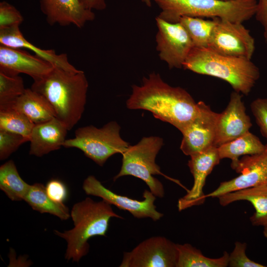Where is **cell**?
I'll return each instance as SVG.
<instances>
[{"instance_id":"13","label":"cell","mask_w":267,"mask_h":267,"mask_svg":"<svg viewBox=\"0 0 267 267\" xmlns=\"http://www.w3.org/2000/svg\"><path fill=\"white\" fill-rule=\"evenodd\" d=\"M259 154L243 156L235 171L240 175L232 179L221 182L219 187L206 198H215L235 191L267 184V144Z\"/></svg>"},{"instance_id":"29","label":"cell","mask_w":267,"mask_h":267,"mask_svg":"<svg viewBox=\"0 0 267 267\" xmlns=\"http://www.w3.org/2000/svg\"><path fill=\"white\" fill-rule=\"evenodd\" d=\"M28 138L18 134L0 130V159H7Z\"/></svg>"},{"instance_id":"28","label":"cell","mask_w":267,"mask_h":267,"mask_svg":"<svg viewBox=\"0 0 267 267\" xmlns=\"http://www.w3.org/2000/svg\"><path fill=\"white\" fill-rule=\"evenodd\" d=\"M25 89L21 77L7 75L0 71V109L10 107Z\"/></svg>"},{"instance_id":"18","label":"cell","mask_w":267,"mask_h":267,"mask_svg":"<svg viewBox=\"0 0 267 267\" xmlns=\"http://www.w3.org/2000/svg\"><path fill=\"white\" fill-rule=\"evenodd\" d=\"M68 131L56 117L36 124L30 137L29 154L40 157L58 150L63 145Z\"/></svg>"},{"instance_id":"12","label":"cell","mask_w":267,"mask_h":267,"mask_svg":"<svg viewBox=\"0 0 267 267\" xmlns=\"http://www.w3.org/2000/svg\"><path fill=\"white\" fill-rule=\"evenodd\" d=\"M197 103L196 115L181 132L183 137L180 148L190 156L214 146L219 116L203 101Z\"/></svg>"},{"instance_id":"5","label":"cell","mask_w":267,"mask_h":267,"mask_svg":"<svg viewBox=\"0 0 267 267\" xmlns=\"http://www.w3.org/2000/svg\"><path fill=\"white\" fill-rule=\"evenodd\" d=\"M161 11L158 16L170 23L180 17L219 18L242 23L255 16L258 0H154Z\"/></svg>"},{"instance_id":"35","label":"cell","mask_w":267,"mask_h":267,"mask_svg":"<svg viewBox=\"0 0 267 267\" xmlns=\"http://www.w3.org/2000/svg\"><path fill=\"white\" fill-rule=\"evenodd\" d=\"M85 6L90 9L102 10L106 8L105 0H81Z\"/></svg>"},{"instance_id":"33","label":"cell","mask_w":267,"mask_h":267,"mask_svg":"<svg viewBox=\"0 0 267 267\" xmlns=\"http://www.w3.org/2000/svg\"><path fill=\"white\" fill-rule=\"evenodd\" d=\"M47 195L54 201L63 203L68 196V190L65 184L61 180L52 179L45 186Z\"/></svg>"},{"instance_id":"7","label":"cell","mask_w":267,"mask_h":267,"mask_svg":"<svg viewBox=\"0 0 267 267\" xmlns=\"http://www.w3.org/2000/svg\"><path fill=\"white\" fill-rule=\"evenodd\" d=\"M121 127L111 121L98 128L87 126L77 129L74 138L66 139L63 146L76 148L100 166L112 155L122 154L130 144L120 136Z\"/></svg>"},{"instance_id":"27","label":"cell","mask_w":267,"mask_h":267,"mask_svg":"<svg viewBox=\"0 0 267 267\" xmlns=\"http://www.w3.org/2000/svg\"><path fill=\"white\" fill-rule=\"evenodd\" d=\"M35 125L26 116L15 109H0V130L21 135L29 140Z\"/></svg>"},{"instance_id":"2","label":"cell","mask_w":267,"mask_h":267,"mask_svg":"<svg viewBox=\"0 0 267 267\" xmlns=\"http://www.w3.org/2000/svg\"><path fill=\"white\" fill-rule=\"evenodd\" d=\"M33 81L31 89L48 100L55 117L71 130L85 110L89 87L85 72H69L54 66L46 75Z\"/></svg>"},{"instance_id":"36","label":"cell","mask_w":267,"mask_h":267,"mask_svg":"<svg viewBox=\"0 0 267 267\" xmlns=\"http://www.w3.org/2000/svg\"><path fill=\"white\" fill-rule=\"evenodd\" d=\"M151 0H142V1L145 3L147 6H151Z\"/></svg>"},{"instance_id":"26","label":"cell","mask_w":267,"mask_h":267,"mask_svg":"<svg viewBox=\"0 0 267 267\" xmlns=\"http://www.w3.org/2000/svg\"><path fill=\"white\" fill-rule=\"evenodd\" d=\"M179 22L189 35L193 47L208 48L212 30L216 23L215 18L211 20L200 17L183 16Z\"/></svg>"},{"instance_id":"37","label":"cell","mask_w":267,"mask_h":267,"mask_svg":"<svg viewBox=\"0 0 267 267\" xmlns=\"http://www.w3.org/2000/svg\"><path fill=\"white\" fill-rule=\"evenodd\" d=\"M264 235L267 238V225L264 226Z\"/></svg>"},{"instance_id":"1","label":"cell","mask_w":267,"mask_h":267,"mask_svg":"<svg viewBox=\"0 0 267 267\" xmlns=\"http://www.w3.org/2000/svg\"><path fill=\"white\" fill-rule=\"evenodd\" d=\"M126 105L130 109L150 112L156 118L171 124L181 133L198 110V103L186 90L171 86L155 72L144 77L141 85L132 86Z\"/></svg>"},{"instance_id":"11","label":"cell","mask_w":267,"mask_h":267,"mask_svg":"<svg viewBox=\"0 0 267 267\" xmlns=\"http://www.w3.org/2000/svg\"><path fill=\"white\" fill-rule=\"evenodd\" d=\"M83 188L87 194L100 197L111 205L128 211L137 219L150 218L157 221L164 215L156 210L154 204L156 196L147 189L143 193V200L133 199L112 192L91 175L85 179Z\"/></svg>"},{"instance_id":"21","label":"cell","mask_w":267,"mask_h":267,"mask_svg":"<svg viewBox=\"0 0 267 267\" xmlns=\"http://www.w3.org/2000/svg\"><path fill=\"white\" fill-rule=\"evenodd\" d=\"M10 108L22 113L35 125L55 117L54 111L48 100L31 89H26L24 92L7 108Z\"/></svg>"},{"instance_id":"22","label":"cell","mask_w":267,"mask_h":267,"mask_svg":"<svg viewBox=\"0 0 267 267\" xmlns=\"http://www.w3.org/2000/svg\"><path fill=\"white\" fill-rule=\"evenodd\" d=\"M266 147V145H264L258 137L248 132L242 136L220 146L218 149L221 159H230L231 167L235 170L240 156L260 153L265 150Z\"/></svg>"},{"instance_id":"10","label":"cell","mask_w":267,"mask_h":267,"mask_svg":"<svg viewBox=\"0 0 267 267\" xmlns=\"http://www.w3.org/2000/svg\"><path fill=\"white\" fill-rule=\"evenodd\" d=\"M158 32L156 36V50L159 56L170 68H181L193 47L192 41L179 23L168 22L156 18Z\"/></svg>"},{"instance_id":"24","label":"cell","mask_w":267,"mask_h":267,"mask_svg":"<svg viewBox=\"0 0 267 267\" xmlns=\"http://www.w3.org/2000/svg\"><path fill=\"white\" fill-rule=\"evenodd\" d=\"M30 185L20 176L13 161L0 167V189L13 201L24 200Z\"/></svg>"},{"instance_id":"15","label":"cell","mask_w":267,"mask_h":267,"mask_svg":"<svg viewBox=\"0 0 267 267\" xmlns=\"http://www.w3.org/2000/svg\"><path fill=\"white\" fill-rule=\"evenodd\" d=\"M242 97L240 93L233 91L227 107L219 113L215 146L218 147L249 132L252 125Z\"/></svg>"},{"instance_id":"14","label":"cell","mask_w":267,"mask_h":267,"mask_svg":"<svg viewBox=\"0 0 267 267\" xmlns=\"http://www.w3.org/2000/svg\"><path fill=\"white\" fill-rule=\"evenodd\" d=\"M190 157L188 166L193 177L194 182L187 194L179 199L178 208L179 211L201 205L205 202L206 194H204L203 189L206 178L221 160L218 147L214 146Z\"/></svg>"},{"instance_id":"17","label":"cell","mask_w":267,"mask_h":267,"mask_svg":"<svg viewBox=\"0 0 267 267\" xmlns=\"http://www.w3.org/2000/svg\"><path fill=\"white\" fill-rule=\"evenodd\" d=\"M40 3L41 11L51 26L73 25L81 28L95 18L92 10L81 0H40Z\"/></svg>"},{"instance_id":"20","label":"cell","mask_w":267,"mask_h":267,"mask_svg":"<svg viewBox=\"0 0 267 267\" xmlns=\"http://www.w3.org/2000/svg\"><path fill=\"white\" fill-rule=\"evenodd\" d=\"M217 198L222 206L240 200L250 202L255 210V212L250 218L252 225H267V184L227 193Z\"/></svg>"},{"instance_id":"32","label":"cell","mask_w":267,"mask_h":267,"mask_svg":"<svg viewBox=\"0 0 267 267\" xmlns=\"http://www.w3.org/2000/svg\"><path fill=\"white\" fill-rule=\"evenodd\" d=\"M251 109L262 134L267 140V98L254 100L251 104Z\"/></svg>"},{"instance_id":"19","label":"cell","mask_w":267,"mask_h":267,"mask_svg":"<svg viewBox=\"0 0 267 267\" xmlns=\"http://www.w3.org/2000/svg\"><path fill=\"white\" fill-rule=\"evenodd\" d=\"M0 44L29 49L54 67L69 72L76 73L80 70L69 62L66 54H56L53 49H43L32 44L24 37L19 26L0 29Z\"/></svg>"},{"instance_id":"9","label":"cell","mask_w":267,"mask_h":267,"mask_svg":"<svg viewBox=\"0 0 267 267\" xmlns=\"http://www.w3.org/2000/svg\"><path fill=\"white\" fill-rule=\"evenodd\" d=\"M177 244L163 236H153L124 253L120 267H176Z\"/></svg>"},{"instance_id":"31","label":"cell","mask_w":267,"mask_h":267,"mask_svg":"<svg viewBox=\"0 0 267 267\" xmlns=\"http://www.w3.org/2000/svg\"><path fill=\"white\" fill-rule=\"evenodd\" d=\"M246 243L236 241L233 251L229 255L228 265L230 267H265L266 266L250 260L246 254Z\"/></svg>"},{"instance_id":"25","label":"cell","mask_w":267,"mask_h":267,"mask_svg":"<svg viewBox=\"0 0 267 267\" xmlns=\"http://www.w3.org/2000/svg\"><path fill=\"white\" fill-rule=\"evenodd\" d=\"M178 258L176 267H226L228 265L229 254L224 252L219 258L204 256L200 250L190 244H177Z\"/></svg>"},{"instance_id":"16","label":"cell","mask_w":267,"mask_h":267,"mask_svg":"<svg viewBox=\"0 0 267 267\" xmlns=\"http://www.w3.org/2000/svg\"><path fill=\"white\" fill-rule=\"evenodd\" d=\"M53 67L49 62L23 49L0 44V71L7 75L23 73L35 80L46 75Z\"/></svg>"},{"instance_id":"23","label":"cell","mask_w":267,"mask_h":267,"mask_svg":"<svg viewBox=\"0 0 267 267\" xmlns=\"http://www.w3.org/2000/svg\"><path fill=\"white\" fill-rule=\"evenodd\" d=\"M35 211L40 213H48L62 220L71 217L68 208L64 203H57L47 194L45 186L40 183L30 185L24 200Z\"/></svg>"},{"instance_id":"4","label":"cell","mask_w":267,"mask_h":267,"mask_svg":"<svg viewBox=\"0 0 267 267\" xmlns=\"http://www.w3.org/2000/svg\"><path fill=\"white\" fill-rule=\"evenodd\" d=\"M183 68L222 79L234 91L245 95L250 92L260 76L259 68L251 59L221 55L208 48L193 47Z\"/></svg>"},{"instance_id":"34","label":"cell","mask_w":267,"mask_h":267,"mask_svg":"<svg viewBox=\"0 0 267 267\" xmlns=\"http://www.w3.org/2000/svg\"><path fill=\"white\" fill-rule=\"evenodd\" d=\"M255 16L263 28L264 38L267 43V0H258Z\"/></svg>"},{"instance_id":"6","label":"cell","mask_w":267,"mask_h":267,"mask_svg":"<svg viewBox=\"0 0 267 267\" xmlns=\"http://www.w3.org/2000/svg\"><path fill=\"white\" fill-rule=\"evenodd\" d=\"M163 145L162 138L156 136L143 137L137 144L130 145L122 154L121 168L114 180L125 176H134L145 182L156 197L163 198V185L153 176L162 175L155 160Z\"/></svg>"},{"instance_id":"30","label":"cell","mask_w":267,"mask_h":267,"mask_svg":"<svg viewBox=\"0 0 267 267\" xmlns=\"http://www.w3.org/2000/svg\"><path fill=\"white\" fill-rule=\"evenodd\" d=\"M24 18L16 8L9 3L0 2V29L20 26Z\"/></svg>"},{"instance_id":"3","label":"cell","mask_w":267,"mask_h":267,"mask_svg":"<svg viewBox=\"0 0 267 267\" xmlns=\"http://www.w3.org/2000/svg\"><path fill=\"white\" fill-rule=\"evenodd\" d=\"M70 215L74 227L62 232L57 230L54 231L67 242L65 259L75 262H79L89 252V238L106 235L111 218L123 219L105 200L97 202L89 197L75 204Z\"/></svg>"},{"instance_id":"8","label":"cell","mask_w":267,"mask_h":267,"mask_svg":"<svg viewBox=\"0 0 267 267\" xmlns=\"http://www.w3.org/2000/svg\"><path fill=\"white\" fill-rule=\"evenodd\" d=\"M208 48L221 55L251 59L255 40L242 23L215 18Z\"/></svg>"},{"instance_id":"38","label":"cell","mask_w":267,"mask_h":267,"mask_svg":"<svg viewBox=\"0 0 267 267\" xmlns=\"http://www.w3.org/2000/svg\"></svg>"}]
</instances>
